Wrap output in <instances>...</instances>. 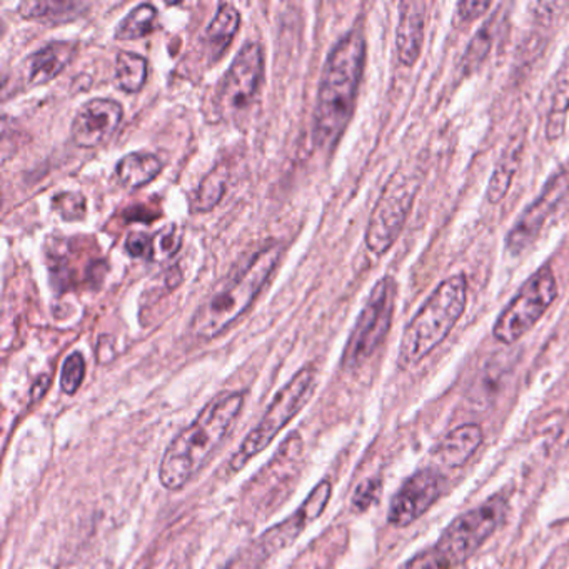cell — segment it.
Returning a JSON list of instances; mask_svg holds the SVG:
<instances>
[{
    "mask_svg": "<svg viewBox=\"0 0 569 569\" xmlns=\"http://www.w3.org/2000/svg\"><path fill=\"white\" fill-rule=\"evenodd\" d=\"M558 279L549 266H542L532 272L496 319L492 326L496 341L515 345L522 336L528 335L551 308L558 298Z\"/></svg>",
    "mask_w": 569,
    "mask_h": 569,
    "instance_id": "obj_8",
    "label": "cell"
},
{
    "mask_svg": "<svg viewBox=\"0 0 569 569\" xmlns=\"http://www.w3.org/2000/svg\"><path fill=\"white\" fill-rule=\"evenodd\" d=\"M126 251L132 258H148L154 251V241L144 232H131L126 241Z\"/></svg>",
    "mask_w": 569,
    "mask_h": 569,
    "instance_id": "obj_28",
    "label": "cell"
},
{
    "mask_svg": "<svg viewBox=\"0 0 569 569\" xmlns=\"http://www.w3.org/2000/svg\"><path fill=\"white\" fill-rule=\"evenodd\" d=\"M282 248L279 242L266 246L252 256L248 264L226 279L224 286L196 311L191 331L196 338L212 339L231 328L268 284L278 268Z\"/></svg>",
    "mask_w": 569,
    "mask_h": 569,
    "instance_id": "obj_3",
    "label": "cell"
},
{
    "mask_svg": "<svg viewBox=\"0 0 569 569\" xmlns=\"http://www.w3.org/2000/svg\"><path fill=\"white\" fill-rule=\"evenodd\" d=\"M156 244H158L159 251H161L162 254H176L178 249L181 248V232H179L178 226H168V228L158 236Z\"/></svg>",
    "mask_w": 569,
    "mask_h": 569,
    "instance_id": "obj_31",
    "label": "cell"
},
{
    "mask_svg": "<svg viewBox=\"0 0 569 569\" xmlns=\"http://www.w3.org/2000/svg\"><path fill=\"white\" fill-rule=\"evenodd\" d=\"M522 151H525L522 138H516L512 139V144L502 152L501 159L489 179L488 191H486V198L491 204H499L508 196L512 179H515L519 162H521Z\"/></svg>",
    "mask_w": 569,
    "mask_h": 569,
    "instance_id": "obj_19",
    "label": "cell"
},
{
    "mask_svg": "<svg viewBox=\"0 0 569 569\" xmlns=\"http://www.w3.org/2000/svg\"><path fill=\"white\" fill-rule=\"evenodd\" d=\"M445 491V478L431 468L415 472L392 496L388 521L396 528H406L418 521Z\"/></svg>",
    "mask_w": 569,
    "mask_h": 569,
    "instance_id": "obj_12",
    "label": "cell"
},
{
    "mask_svg": "<svg viewBox=\"0 0 569 569\" xmlns=\"http://www.w3.org/2000/svg\"><path fill=\"white\" fill-rule=\"evenodd\" d=\"M242 405L241 392H224L212 399L192 425L172 439L159 466V479L166 489L179 491L198 476L234 428Z\"/></svg>",
    "mask_w": 569,
    "mask_h": 569,
    "instance_id": "obj_2",
    "label": "cell"
},
{
    "mask_svg": "<svg viewBox=\"0 0 569 569\" xmlns=\"http://www.w3.org/2000/svg\"><path fill=\"white\" fill-rule=\"evenodd\" d=\"M468 306V278L462 272L445 279L406 326L399 342L398 365L415 368L428 358L458 325Z\"/></svg>",
    "mask_w": 569,
    "mask_h": 569,
    "instance_id": "obj_4",
    "label": "cell"
},
{
    "mask_svg": "<svg viewBox=\"0 0 569 569\" xmlns=\"http://www.w3.org/2000/svg\"><path fill=\"white\" fill-rule=\"evenodd\" d=\"M315 368L306 366L274 396L259 425L246 436L244 441L232 456L229 462L231 472L244 468L254 456L264 451L274 441L276 436L308 405L315 392Z\"/></svg>",
    "mask_w": 569,
    "mask_h": 569,
    "instance_id": "obj_5",
    "label": "cell"
},
{
    "mask_svg": "<svg viewBox=\"0 0 569 569\" xmlns=\"http://www.w3.org/2000/svg\"><path fill=\"white\" fill-rule=\"evenodd\" d=\"M482 439H485V432H482L481 426L475 425V422L458 426L438 442L435 451L436 458L442 466L459 468L478 451Z\"/></svg>",
    "mask_w": 569,
    "mask_h": 569,
    "instance_id": "obj_15",
    "label": "cell"
},
{
    "mask_svg": "<svg viewBox=\"0 0 569 569\" xmlns=\"http://www.w3.org/2000/svg\"><path fill=\"white\" fill-rule=\"evenodd\" d=\"M264 79V54L259 42H248L238 52L226 72L219 91V102L224 111H242L254 101Z\"/></svg>",
    "mask_w": 569,
    "mask_h": 569,
    "instance_id": "obj_10",
    "label": "cell"
},
{
    "mask_svg": "<svg viewBox=\"0 0 569 569\" xmlns=\"http://www.w3.org/2000/svg\"><path fill=\"white\" fill-rule=\"evenodd\" d=\"M158 26V11L154 6L139 4L132 9L121 24L116 29V39L118 41H138L151 34Z\"/></svg>",
    "mask_w": 569,
    "mask_h": 569,
    "instance_id": "obj_22",
    "label": "cell"
},
{
    "mask_svg": "<svg viewBox=\"0 0 569 569\" xmlns=\"http://www.w3.org/2000/svg\"><path fill=\"white\" fill-rule=\"evenodd\" d=\"M241 26V14L231 4L219 6L216 18L212 19L209 28L206 29L204 41L212 61H219L231 46L232 39L238 34Z\"/></svg>",
    "mask_w": 569,
    "mask_h": 569,
    "instance_id": "obj_17",
    "label": "cell"
},
{
    "mask_svg": "<svg viewBox=\"0 0 569 569\" xmlns=\"http://www.w3.org/2000/svg\"><path fill=\"white\" fill-rule=\"evenodd\" d=\"M366 62V39L361 29H352L331 49L319 82L315 109V144L331 151L355 112Z\"/></svg>",
    "mask_w": 569,
    "mask_h": 569,
    "instance_id": "obj_1",
    "label": "cell"
},
{
    "mask_svg": "<svg viewBox=\"0 0 569 569\" xmlns=\"http://www.w3.org/2000/svg\"><path fill=\"white\" fill-rule=\"evenodd\" d=\"M491 2H485V0H462L459 2L456 12L461 21H475V19L481 18L485 12L489 11Z\"/></svg>",
    "mask_w": 569,
    "mask_h": 569,
    "instance_id": "obj_30",
    "label": "cell"
},
{
    "mask_svg": "<svg viewBox=\"0 0 569 569\" xmlns=\"http://www.w3.org/2000/svg\"><path fill=\"white\" fill-rule=\"evenodd\" d=\"M426 4L422 2H401L399 21L396 29V52L399 62L412 68L421 58L425 41Z\"/></svg>",
    "mask_w": 569,
    "mask_h": 569,
    "instance_id": "obj_14",
    "label": "cell"
},
{
    "mask_svg": "<svg viewBox=\"0 0 569 569\" xmlns=\"http://www.w3.org/2000/svg\"><path fill=\"white\" fill-rule=\"evenodd\" d=\"M76 54V44L71 42H51L29 59V81L31 84H48L58 78Z\"/></svg>",
    "mask_w": 569,
    "mask_h": 569,
    "instance_id": "obj_16",
    "label": "cell"
},
{
    "mask_svg": "<svg viewBox=\"0 0 569 569\" xmlns=\"http://www.w3.org/2000/svg\"><path fill=\"white\" fill-rule=\"evenodd\" d=\"M379 495H381V479H366L358 486L355 496H352V508L359 512L366 511L378 501Z\"/></svg>",
    "mask_w": 569,
    "mask_h": 569,
    "instance_id": "obj_27",
    "label": "cell"
},
{
    "mask_svg": "<svg viewBox=\"0 0 569 569\" xmlns=\"http://www.w3.org/2000/svg\"><path fill=\"white\" fill-rule=\"evenodd\" d=\"M122 106L112 99H91L72 121V141L78 148H99L112 138L122 122Z\"/></svg>",
    "mask_w": 569,
    "mask_h": 569,
    "instance_id": "obj_13",
    "label": "cell"
},
{
    "mask_svg": "<svg viewBox=\"0 0 569 569\" xmlns=\"http://www.w3.org/2000/svg\"><path fill=\"white\" fill-rule=\"evenodd\" d=\"M568 189V176L565 172L552 176L551 181L545 186L541 194L521 212V216L516 219L515 224L506 234V251L509 254H521L526 248L535 242L541 229L545 228L546 221L551 218L552 212L556 211L559 202L565 198Z\"/></svg>",
    "mask_w": 569,
    "mask_h": 569,
    "instance_id": "obj_11",
    "label": "cell"
},
{
    "mask_svg": "<svg viewBox=\"0 0 569 569\" xmlns=\"http://www.w3.org/2000/svg\"><path fill=\"white\" fill-rule=\"evenodd\" d=\"M396 296L398 286L391 276L376 282L342 352V368H359L378 351L391 329Z\"/></svg>",
    "mask_w": 569,
    "mask_h": 569,
    "instance_id": "obj_9",
    "label": "cell"
},
{
    "mask_svg": "<svg viewBox=\"0 0 569 569\" xmlns=\"http://www.w3.org/2000/svg\"><path fill=\"white\" fill-rule=\"evenodd\" d=\"M399 569H446V566L442 565L435 548H429L412 556Z\"/></svg>",
    "mask_w": 569,
    "mask_h": 569,
    "instance_id": "obj_29",
    "label": "cell"
},
{
    "mask_svg": "<svg viewBox=\"0 0 569 569\" xmlns=\"http://www.w3.org/2000/svg\"><path fill=\"white\" fill-rule=\"evenodd\" d=\"M49 385H51V378H49V376H42V378L36 382L34 389H32L34 398L44 395V392L48 391Z\"/></svg>",
    "mask_w": 569,
    "mask_h": 569,
    "instance_id": "obj_32",
    "label": "cell"
},
{
    "mask_svg": "<svg viewBox=\"0 0 569 569\" xmlns=\"http://www.w3.org/2000/svg\"><path fill=\"white\" fill-rule=\"evenodd\" d=\"M508 502L501 496H492L482 505L462 512L439 536L435 551L446 569L468 561L505 522Z\"/></svg>",
    "mask_w": 569,
    "mask_h": 569,
    "instance_id": "obj_6",
    "label": "cell"
},
{
    "mask_svg": "<svg viewBox=\"0 0 569 569\" xmlns=\"http://www.w3.org/2000/svg\"><path fill=\"white\" fill-rule=\"evenodd\" d=\"M419 174L399 169L382 189L366 229V246L375 256H385L398 241L419 192Z\"/></svg>",
    "mask_w": 569,
    "mask_h": 569,
    "instance_id": "obj_7",
    "label": "cell"
},
{
    "mask_svg": "<svg viewBox=\"0 0 569 569\" xmlns=\"http://www.w3.org/2000/svg\"><path fill=\"white\" fill-rule=\"evenodd\" d=\"M88 4L81 2H22L21 16L32 21H42L46 24H62L74 21L82 14Z\"/></svg>",
    "mask_w": 569,
    "mask_h": 569,
    "instance_id": "obj_20",
    "label": "cell"
},
{
    "mask_svg": "<svg viewBox=\"0 0 569 569\" xmlns=\"http://www.w3.org/2000/svg\"><path fill=\"white\" fill-rule=\"evenodd\" d=\"M162 171V162L151 152H131L118 162L116 174L128 189H139L154 181Z\"/></svg>",
    "mask_w": 569,
    "mask_h": 569,
    "instance_id": "obj_18",
    "label": "cell"
},
{
    "mask_svg": "<svg viewBox=\"0 0 569 569\" xmlns=\"http://www.w3.org/2000/svg\"><path fill=\"white\" fill-rule=\"evenodd\" d=\"M229 172L224 164L212 169L199 186L194 199H192V211L209 212L219 204L226 189H228Z\"/></svg>",
    "mask_w": 569,
    "mask_h": 569,
    "instance_id": "obj_23",
    "label": "cell"
},
{
    "mask_svg": "<svg viewBox=\"0 0 569 569\" xmlns=\"http://www.w3.org/2000/svg\"><path fill=\"white\" fill-rule=\"evenodd\" d=\"M52 208L64 221H79L86 214V199L79 192H62L52 199Z\"/></svg>",
    "mask_w": 569,
    "mask_h": 569,
    "instance_id": "obj_25",
    "label": "cell"
},
{
    "mask_svg": "<svg viewBox=\"0 0 569 569\" xmlns=\"http://www.w3.org/2000/svg\"><path fill=\"white\" fill-rule=\"evenodd\" d=\"M491 42V24H485L472 38V42L466 51V68H476L488 54Z\"/></svg>",
    "mask_w": 569,
    "mask_h": 569,
    "instance_id": "obj_26",
    "label": "cell"
},
{
    "mask_svg": "<svg viewBox=\"0 0 569 569\" xmlns=\"http://www.w3.org/2000/svg\"><path fill=\"white\" fill-rule=\"evenodd\" d=\"M119 88L128 94H136L148 81V61L136 52H119L116 61Z\"/></svg>",
    "mask_w": 569,
    "mask_h": 569,
    "instance_id": "obj_21",
    "label": "cell"
},
{
    "mask_svg": "<svg viewBox=\"0 0 569 569\" xmlns=\"http://www.w3.org/2000/svg\"><path fill=\"white\" fill-rule=\"evenodd\" d=\"M86 376V361L81 352H72L62 366L61 388L66 395L72 396L81 388Z\"/></svg>",
    "mask_w": 569,
    "mask_h": 569,
    "instance_id": "obj_24",
    "label": "cell"
}]
</instances>
